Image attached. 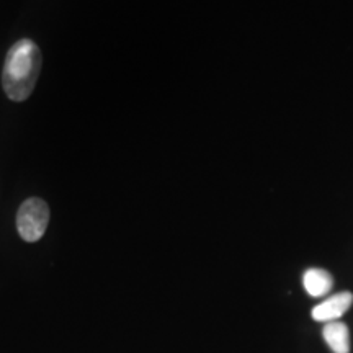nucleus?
I'll return each mask as SVG.
<instances>
[{
    "mask_svg": "<svg viewBox=\"0 0 353 353\" xmlns=\"http://www.w3.org/2000/svg\"><path fill=\"white\" fill-rule=\"evenodd\" d=\"M41 72V51L32 39H20L8 50L2 70V85L13 101L32 95Z\"/></svg>",
    "mask_w": 353,
    "mask_h": 353,
    "instance_id": "nucleus-1",
    "label": "nucleus"
},
{
    "mask_svg": "<svg viewBox=\"0 0 353 353\" xmlns=\"http://www.w3.org/2000/svg\"><path fill=\"white\" fill-rule=\"evenodd\" d=\"M50 224V206L41 198H28L17 214V229L26 242L41 239Z\"/></svg>",
    "mask_w": 353,
    "mask_h": 353,
    "instance_id": "nucleus-2",
    "label": "nucleus"
},
{
    "mask_svg": "<svg viewBox=\"0 0 353 353\" xmlns=\"http://www.w3.org/2000/svg\"><path fill=\"white\" fill-rule=\"evenodd\" d=\"M353 303V294L348 293V291H343V293L334 294L322 301L321 304L312 307L311 316L314 321L319 322H334L345 314L348 307L352 306Z\"/></svg>",
    "mask_w": 353,
    "mask_h": 353,
    "instance_id": "nucleus-3",
    "label": "nucleus"
},
{
    "mask_svg": "<svg viewBox=\"0 0 353 353\" xmlns=\"http://www.w3.org/2000/svg\"><path fill=\"white\" fill-rule=\"evenodd\" d=\"M322 334H324L325 343L332 348L334 353L350 352V334H348V327L343 322H327Z\"/></svg>",
    "mask_w": 353,
    "mask_h": 353,
    "instance_id": "nucleus-4",
    "label": "nucleus"
},
{
    "mask_svg": "<svg viewBox=\"0 0 353 353\" xmlns=\"http://www.w3.org/2000/svg\"><path fill=\"white\" fill-rule=\"evenodd\" d=\"M304 290L307 291L309 296H324L332 288V276L329 272L321 270V268H309L303 276Z\"/></svg>",
    "mask_w": 353,
    "mask_h": 353,
    "instance_id": "nucleus-5",
    "label": "nucleus"
}]
</instances>
